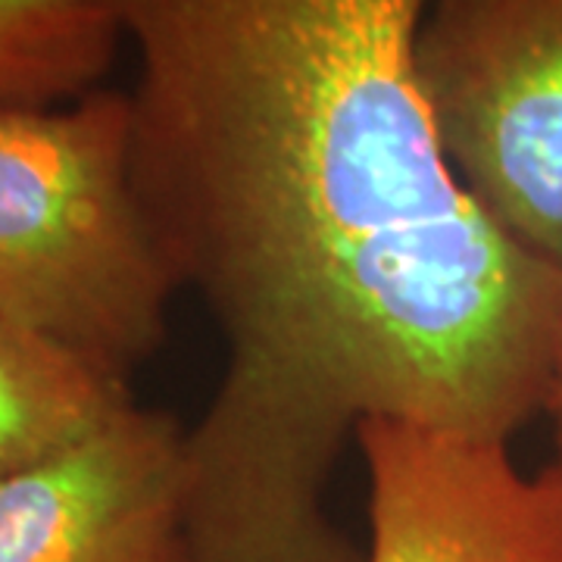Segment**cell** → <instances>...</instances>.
Masks as SVG:
<instances>
[{"instance_id":"cell-1","label":"cell","mask_w":562,"mask_h":562,"mask_svg":"<svg viewBox=\"0 0 562 562\" xmlns=\"http://www.w3.org/2000/svg\"><path fill=\"white\" fill-rule=\"evenodd\" d=\"M138 50L128 162L162 260L220 325L184 428L188 562H366L325 506L362 422L487 441L547 409L562 269L443 154L431 0H113Z\"/></svg>"},{"instance_id":"cell-2","label":"cell","mask_w":562,"mask_h":562,"mask_svg":"<svg viewBox=\"0 0 562 562\" xmlns=\"http://www.w3.org/2000/svg\"><path fill=\"white\" fill-rule=\"evenodd\" d=\"M128 94L0 113V322L128 379L179 291L140 210Z\"/></svg>"},{"instance_id":"cell-3","label":"cell","mask_w":562,"mask_h":562,"mask_svg":"<svg viewBox=\"0 0 562 562\" xmlns=\"http://www.w3.org/2000/svg\"><path fill=\"white\" fill-rule=\"evenodd\" d=\"M416 66L469 198L562 269V0H431Z\"/></svg>"},{"instance_id":"cell-4","label":"cell","mask_w":562,"mask_h":562,"mask_svg":"<svg viewBox=\"0 0 562 562\" xmlns=\"http://www.w3.org/2000/svg\"><path fill=\"white\" fill-rule=\"evenodd\" d=\"M366 562H562V469L525 475L503 441L409 419L357 431Z\"/></svg>"},{"instance_id":"cell-5","label":"cell","mask_w":562,"mask_h":562,"mask_svg":"<svg viewBox=\"0 0 562 562\" xmlns=\"http://www.w3.org/2000/svg\"><path fill=\"white\" fill-rule=\"evenodd\" d=\"M0 562H188L184 428L132 403L60 457L0 479Z\"/></svg>"},{"instance_id":"cell-6","label":"cell","mask_w":562,"mask_h":562,"mask_svg":"<svg viewBox=\"0 0 562 562\" xmlns=\"http://www.w3.org/2000/svg\"><path fill=\"white\" fill-rule=\"evenodd\" d=\"M132 403L128 379L0 322V479L60 457Z\"/></svg>"},{"instance_id":"cell-7","label":"cell","mask_w":562,"mask_h":562,"mask_svg":"<svg viewBox=\"0 0 562 562\" xmlns=\"http://www.w3.org/2000/svg\"><path fill=\"white\" fill-rule=\"evenodd\" d=\"M122 38L113 0H0V113L101 91Z\"/></svg>"},{"instance_id":"cell-8","label":"cell","mask_w":562,"mask_h":562,"mask_svg":"<svg viewBox=\"0 0 562 562\" xmlns=\"http://www.w3.org/2000/svg\"><path fill=\"white\" fill-rule=\"evenodd\" d=\"M547 413L553 416V425H557V450H560L557 469H562V338H560V350H557L553 379H550V394H547Z\"/></svg>"}]
</instances>
